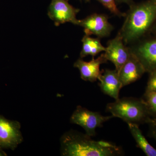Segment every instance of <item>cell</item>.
I'll return each instance as SVG.
<instances>
[{
	"mask_svg": "<svg viewBox=\"0 0 156 156\" xmlns=\"http://www.w3.org/2000/svg\"><path fill=\"white\" fill-rule=\"evenodd\" d=\"M119 33L125 44H134L150 33L156 22V0H146L130 6Z\"/></svg>",
	"mask_w": 156,
	"mask_h": 156,
	"instance_id": "6da1fadb",
	"label": "cell"
},
{
	"mask_svg": "<svg viewBox=\"0 0 156 156\" xmlns=\"http://www.w3.org/2000/svg\"><path fill=\"white\" fill-rule=\"evenodd\" d=\"M61 154L65 156H116L122 154V148L108 141H96L87 134L71 130L60 139Z\"/></svg>",
	"mask_w": 156,
	"mask_h": 156,
	"instance_id": "7a4b0ae2",
	"label": "cell"
},
{
	"mask_svg": "<svg viewBox=\"0 0 156 156\" xmlns=\"http://www.w3.org/2000/svg\"><path fill=\"white\" fill-rule=\"evenodd\" d=\"M106 111L113 117L122 119L127 124L138 125L148 123L153 120L144 99L133 97L118 98L108 104Z\"/></svg>",
	"mask_w": 156,
	"mask_h": 156,
	"instance_id": "3957f363",
	"label": "cell"
},
{
	"mask_svg": "<svg viewBox=\"0 0 156 156\" xmlns=\"http://www.w3.org/2000/svg\"><path fill=\"white\" fill-rule=\"evenodd\" d=\"M113 118L112 115L105 116L99 112L89 111L79 105L73 113L70 121L84 128L86 134L93 136L96 134V129L102 126L104 123Z\"/></svg>",
	"mask_w": 156,
	"mask_h": 156,
	"instance_id": "277c9868",
	"label": "cell"
},
{
	"mask_svg": "<svg viewBox=\"0 0 156 156\" xmlns=\"http://www.w3.org/2000/svg\"><path fill=\"white\" fill-rule=\"evenodd\" d=\"M21 125L0 115V147L14 151L23 141Z\"/></svg>",
	"mask_w": 156,
	"mask_h": 156,
	"instance_id": "5b68a950",
	"label": "cell"
},
{
	"mask_svg": "<svg viewBox=\"0 0 156 156\" xmlns=\"http://www.w3.org/2000/svg\"><path fill=\"white\" fill-rule=\"evenodd\" d=\"M130 48L131 52L139 59L145 70L150 73L156 71V36L140 40Z\"/></svg>",
	"mask_w": 156,
	"mask_h": 156,
	"instance_id": "8992f818",
	"label": "cell"
},
{
	"mask_svg": "<svg viewBox=\"0 0 156 156\" xmlns=\"http://www.w3.org/2000/svg\"><path fill=\"white\" fill-rule=\"evenodd\" d=\"M108 20L105 14H93L78 20L77 25L82 27L87 35H95L98 38L105 37L109 36L114 29Z\"/></svg>",
	"mask_w": 156,
	"mask_h": 156,
	"instance_id": "52a82bcc",
	"label": "cell"
},
{
	"mask_svg": "<svg viewBox=\"0 0 156 156\" xmlns=\"http://www.w3.org/2000/svg\"><path fill=\"white\" fill-rule=\"evenodd\" d=\"M79 11V9L71 5L66 0H52L48 15L56 26L67 22L77 25L79 20L76 17Z\"/></svg>",
	"mask_w": 156,
	"mask_h": 156,
	"instance_id": "ba28073f",
	"label": "cell"
},
{
	"mask_svg": "<svg viewBox=\"0 0 156 156\" xmlns=\"http://www.w3.org/2000/svg\"><path fill=\"white\" fill-rule=\"evenodd\" d=\"M105 55L108 61L111 62L115 66L118 72L125 64L131 54L130 48L126 47L119 33L115 37L107 43Z\"/></svg>",
	"mask_w": 156,
	"mask_h": 156,
	"instance_id": "9c48e42d",
	"label": "cell"
},
{
	"mask_svg": "<svg viewBox=\"0 0 156 156\" xmlns=\"http://www.w3.org/2000/svg\"><path fill=\"white\" fill-rule=\"evenodd\" d=\"M107 59L105 53H102L97 58H92V60L86 62L79 58L74 64V66L80 70L81 78L84 81L95 82L99 79L102 72L101 71V65L106 63Z\"/></svg>",
	"mask_w": 156,
	"mask_h": 156,
	"instance_id": "30bf717a",
	"label": "cell"
},
{
	"mask_svg": "<svg viewBox=\"0 0 156 156\" xmlns=\"http://www.w3.org/2000/svg\"><path fill=\"white\" fill-rule=\"evenodd\" d=\"M145 73V70L141 62L131 52L130 57L119 73L123 87L139 80Z\"/></svg>",
	"mask_w": 156,
	"mask_h": 156,
	"instance_id": "8fae6325",
	"label": "cell"
},
{
	"mask_svg": "<svg viewBox=\"0 0 156 156\" xmlns=\"http://www.w3.org/2000/svg\"><path fill=\"white\" fill-rule=\"evenodd\" d=\"M98 80L101 90L105 94L115 100L119 98L120 91L123 87L116 70L105 69Z\"/></svg>",
	"mask_w": 156,
	"mask_h": 156,
	"instance_id": "7c38bea8",
	"label": "cell"
},
{
	"mask_svg": "<svg viewBox=\"0 0 156 156\" xmlns=\"http://www.w3.org/2000/svg\"><path fill=\"white\" fill-rule=\"evenodd\" d=\"M83 47L80 54L81 58L90 56L92 58L101 52L106 50V48L104 47L98 38H94L90 36L85 35L82 40Z\"/></svg>",
	"mask_w": 156,
	"mask_h": 156,
	"instance_id": "4fadbf2b",
	"label": "cell"
},
{
	"mask_svg": "<svg viewBox=\"0 0 156 156\" xmlns=\"http://www.w3.org/2000/svg\"><path fill=\"white\" fill-rule=\"evenodd\" d=\"M128 128L137 145L147 156H156V149L151 145L142 134L139 126L128 124Z\"/></svg>",
	"mask_w": 156,
	"mask_h": 156,
	"instance_id": "5bb4252c",
	"label": "cell"
},
{
	"mask_svg": "<svg viewBox=\"0 0 156 156\" xmlns=\"http://www.w3.org/2000/svg\"><path fill=\"white\" fill-rule=\"evenodd\" d=\"M144 96V100L151 114L154 118H156V91L145 92Z\"/></svg>",
	"mask_w": 156,
	"mask_h": 156,
	"instance_id": "9a60e30c",
	"label": "cell"
},
{
	"mask_svg": "<svg viewBox=\"0 0 156 156\" xmlns=\"http://www.w3.org/2000/svg\"><path fill=\"white\" fill-rule=\"evenodd\" d=\"M102 4L105 8L108 9L112 14L118 17H125L126 13H122L117 7L116 0H97Z\"/></svg>",
	"mask_w": 156,
	"mask_h": 156,
	"instance_id": "2e32d148",
	"label": "cell"
},
{
	"mask_svg": "<svg viewBox=\"0 0 156 156\" xmlns=\"http://www.w3.org/2000/svg\"><path fill=\"white\" fill-rule=\"evenodd\" d=\"M149 74L145 92L156 91V71L149 73Z\"/></svg>",
	"mask_w": 156,
	"mask_h": 156,
	"instance_id": "e0dca14e",
	"label": "cell"
},
{
	"mask_svg": "<svg viewBox=\"0 0 156 156\" xmlns=\"http://www.w3.org/2000/svg\"><path fill=\"white\" fill-rule=\"evenodd\" d=\"M149 124L150 127V134L156 141V118H154L153 120Z\"/></svg>",
	"mask_w": 156,
	"mask_h": 156,
	"instance_id": "ac0fdd59",
	"label": "cell"
},
{
	"mask_svg": "<svg viewBox=\"0 0 156 156\" xmlns=\"http://www.w3.org/2000/svg\"><path fill=\"white\" fill-rule=\"evenodd\" d=\"M116 2L117 3H126L129 5V6L133 3L132 0H116Z\"/></svg>",
	"mask_w": 156,
	"mask_h": 156,
	"instance_id": "d6986e66",
	"label": "cell"
},
{
	"mask_svg": "<svg viewBox=\"0 0 156 156\" xmlns=\"http://www.w3.org/2000/svg\"><path fill=\"white\" fill-rule=\"evenodd\" d=\"M150 33H151L156 36V22L153 26L152 28L151 29Z\"/></svg>",
	"mask_w": 156,
	"mask_h": 156,
	"instance_id": "ffe728a7",
	"label": "cell"
},
{
	"mask_svg": "<svg viewBox=\"0 0 156 156\" xmlns=\"http://www.w3.org/2000/svg\"><path fill=\"white\" fill-rule=\"evenodd\" d=\"M7 156V154L3 150V149L0 147V156Z\"/></svg>",
	"mask_w": 156,
	"mask_h": 156,
	"instance_id": "44dd1931",
	"label": "cell"
},
{
	"mask_svg": "<svg viewBox=\"0 0 156 156\" xmlns=\"http://www.w3.org/2000/svg\"><path fill=\"white\" fill-rule=\"evenodd\" d=\"M86 1H87V2H88V1H90V0H86Z\"/></svg>",
	"mask_w": 156,
	"mask_h": 156,
	"instance_id": "7402d4cb",
	"label": "cell"
}]
</instances>
